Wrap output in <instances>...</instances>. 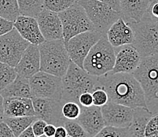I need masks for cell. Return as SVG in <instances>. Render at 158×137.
Masks as SVG:
<instances>
[{"label": "cell", "instance_id": "1", "mask_svg": "<svg viewBox=\"0 0 158 137\" xmlns=\"http://www.w3.org/2000/svg\"><path fill=\"white\" fill-rule=\"evenodd\" d=\"M97 87L102 88L107 92L109 102L132 109H149L143 88L131 73H106L98 77Z\"/></svg>", "mask_w": 158, "mask_h": 137}, {"label": "cell", "instance_id": "2", "mask_svg": "<svg viewBox=\"0 0 158 137\" xmlns=\"http://www.w3.org/2000/svg\"><path fill=\"white\" fill-rule=\"evenodd\" d=\"M38 47L40 71L62 77L72 62L63 40H44Z\"/></svg>", "mask_w": 158, "mask_h": 137}, {"label": "cell", "instance_id": "3", "mask_svg": "<svg viewBox=\"0 0 158 137\" xmlns=\"http://www.w3.org/2000/svg\"><path fill=\"white\" fill-rule=\"evenodd\" d=\"M98 77L71 62L62 80V102L73 101L79 103L80 96L84 92H92L97 87Z\"/></svg>", "mask_w": 158, "mask_h": 137}, {"label": "cell", "instance_id": "4", "mask_svg": "<svg viewBox=\"0 0 158 137\" xmlns=\"http://www.w3.org/2000/svg\"><path fill=\"white\" fill-rule=\"evenodd\" d=\"M115 62V49L106 35L90 49L84 62V70L98 77L112 71Z\"/></svg>", "mask_w": 158, "mask_h": 137}, {"label": "cell", "instance_id": "5", "mask_svg": "<svg viewBox=\"0 0 158 137\" xmlns=\"http://www.w3.org/2000/svg\"><path fill=\"white\" fill-rule=\"evenodd\" d=\"M134 32L132 45L141 57L158 54V22L145 14L139 21H127Z\"/></svg>", "mask_w": 158, "mask_h": 137}, {"label": "cell", "instance_id": "6", "mask_svg": "<svg viewBox=\"0 0 158 137\" xmlns=\"http://www.w3.org/2000/svg\"><path fill=\"white\" fill-rule=\"evenodd\" d=\"M132 75L140 83L146 102L158 99V54L142 58Z\"/></svg>", "mask_w": 158, "mask_h": 137}, {"label": "cell", "instance_id": "7", "mask_svg": "<svg viewBox=\"0 0 158 137\" xmlns=\"http://www.w3.org/2000/svg\"><path fill=\"white\" fill-rule=\"evenodd\" d=\"M85 11L94 30L106 35L112 24L121 17L120 12L113 10L100 0H80L77 2Z\"/></svg>", "mask_w": 158, "mask_h": 137}, {"label": "cell", "instance_id": "8", "mask_svg": "<svg viewBox=\"0 0 158 137\" xmlns=\"http://www.w3.org/2000/svg\"><path fill=\"white\" fill-rule=\"evenodd\" d=\"M58 15L62 24L64 43L80 33L94 30L84 9L77 2L65 11L58 13Z\"/></svg>", "mask_w": 158, "mask_h": 137}, {"label": "cell", "instance_id": "9", "mask_svg": "<svg viewBox=\"0 0 158 137\" xmlns=\"http://www.w3.org/2000/svg\"><path fill=\"white\" fill-rule=\"evenodd\" d=\"M32 97L48 98L61 101L62 80L61 77L39 71L29 78Z\"/></svg>", "mask_w": 158, "mask_h": 137}, {"label": "cell", "instance_id": "10", "mask_svg": "<svg viewBox=\"0 0 158 137\" xmlns=\"http://www.w3.org/2000/svg\"><path fill=\"white\" fill-rule=\"evenodd\" d=\"M102 36V33L95 30L88 31L74 36L64 43L71 61L84 69V59L90 49Z\"/></svg>", "mask_w": 158, "mask_h": 137}, {"label": "cell", "instance_id": "11", "mask_svg": "<svg viewBox=\"0 0 158 137\" xmlns=\"http://www.w3.org/2000/svg\"><path fill=\"white\" fill-rule=\"evenodd\" d=\"M29 44L14 27L0 36V62L15 67Z\"/></svg>", "mask_w": 158, "mask_h": 137}, {"label": "cell", "instance_id": "12", "mask_svg": "<svg viewBox=\"0 0 158 137\" xmlns=\"http://www.w3.org/2000/svg\"><path fill=\"white\" fill-rule=\"evenodd\" d=\"M31 101L35 116L39 119L44 120L47 124L56 127L63 125L64 118L61 113L62 101L41 97H32Z\"/></svg>", "mask_w": 158, "mask_h": 137}, {"label": "cell", "instance_id": "13", "mask_svg": "<svg viewBox=\"0 0 158 137\" xmlns=\"http://www.w3.org/2000/svg\"><path fill=\"white\" fill-rule=\"evenodd\" d=\"M101 110L106 126L116 128H128L134 113V109L113 102H108Z\"/></svg>", "mask_w": 158, "mask_h": 137}, {"label": "cell", "instance_id": "14", "mask_svg": "<svg viewBox=\"0 0 158 137\" xmlns=\"http://www.w3.org/2000/svg\"><path fill=\"white\" fill-rule=\"evenodd\" d=\"M115 49V62L111 73H131L140 63L141 57L135 47L132 44H126Z\"/></svg>", "mask_w": 158, "mask_h": 137}, {"label": "cell", "instance_id": "15", "mask_svg": "<svg viewBox=\"0 0 158 137\" xmlns=\"http://www.w3.org/2000/svg\"><path fill=\"white\" fill-rule=\"evenodd\" d=\"M35 18L45 40H63L62 24L57 13L44 8Z\"/></svg>", "mask_w": 158, "mask_h": 137}, {"label": "cell", "instance_id": "16", "mask_svg": "<svg viewBox=\"0 0 158 137\" xmlns=\"http://www.w3.org/2000/svg\"><path fill=\"white\" fill-rule=\"evenodd\" d=\"M14 69L17 74L27 79L31 78L40 71V54L38 45L30 44Z\"/></svg>", "mask_w": 158, "mask_h": 137}, {"label": "cell", "instance_id": "17", "mask_svg": "<svg viewBox=\"0 0 158 137\" xmlns=\"http://www.w3.org/2000/svg\"><path fill=\"white\" fill-rule=\"evenodd\" d=\"M76 121L84 128L90 137L95 136L106 126L101 107L95 106L89 107L81 106V113Z\"/></svg>", "mask_w": 158, "mask_h": 137}, {"label": "cell", "instance_id": "18", "mask_svg": "<svg viewBox=\"0 0 158 137\" xmlns=\"http://www.w3.org/2000/svg\"><path fill=\"white\" fill-rule=\"evenodd\" d=\"M14 27L31 44L40 45L45 40L39 28L36 18L20 14L14 21Z\"/></svg>", "mask_w": 158, "mask_h": 137}, {"label": "cell", "instance_id": "19", "mask_svg": "<svg viewBox=\"0 0 158 137\" xmlns=\"http://www.w3.org/2000/svg\"><path fill=\"white\" fill-rule=\"evenodd\" d=\"M106 36L113 47L131 44L134 40V32L131 27L122 17L112 24L106 32Z\"/></svg>", "mask_w": 158, "mask_h": 137}, {"label": "cell", "instance_id": "20", "mask_svg": "<svg viewBox=\"0 0 158 137\" xmlns=\"http://www.w3.org/2000/svg\"><path fill=\"white\" fill-rule=\"evenodd\" d=\"M3 106L5 118L35 116L32 101L29 98H3Z\"/></svg>", "mask_w": 158, "mask_h": 137}, {"label": "cell", "instance_id": "21", "mask_svg": "<svg viewBox=\"0 0 158 137\" xmlns=\"http://www.w3.org/2000/svg\"><path fill=\"white\" fill-rule=\"evenodd\" d=\"M150 0H120L121 17L126 21H139L146 14Z\"/></svg>", "mask_w": 158, "mask_h": 137}, {"label": "cell", "instance_id": "22", "mask_svg": "<svg viewBox=\"0 0 158 137\" xmlns=\"http://www.w3.org/2000/svg\"><path fill=\"white\" fill-rule=\"evenodd\" d=\"M153 113L149 109L138 107L134 109L131 123L128 127L130 137H146V128Z\"/></svg>", "mask_w": 158, "mask_h": 137}, {"label": "cell", "instance_id": "23", "mask_svg": "<svg viewBox=\"0 0 158 137\" xmlns=\"http://www.w3.org/2000/svg\"><path fill=\"white\" fill-rule=\"evenodd\" d=\"M0 95L3 98L21 97L31 99L32 95L29 84V79L18 75L12 83L0 92Z\"/></svg>", "mask_w": 158, "mask_h": 137}, {"label": "cell", "instance_id": "24", "mask_svg": "<svg viewBox=\"0 0 158 137\" xmlns=\"http://www.w3.org/2000/svg\"><path fill=\"white\" fill-rule=\"evenodd\" d=\"M39 119L36 116H22L14 118H4V122L10 128L14 135L18 137L26 128L31 126L33 122Z\"/></svg>", "mask_w": 158, "mask_h": 137}, {"label": "cell", "instance_id": "25", "mask_svg": "<svg viewBox=\"0 0 158 137\" xmlns=\"http://www.w3.org/2000/svg\"><path fill=\"white\" fill-rule=\"evenodd\" d=\"M21 15L36 18L44 9V0H17Z\"/></svg>", "mask_w": 158, "mask_h": 137}, {"label": "cell", "instance_id": "26", "mask_svg": "<svg viewBox=\"0 0 158 137\" xmlns=\"http://www.w3.org/2000/svg\"><path fill=\"white\" fill-rule=\"evenodd\" d=\"M19 15L17 0H0V17L14 22Z\"/></svg>", "mask_w": 158, "mask_h": 137}, {"label": "cell", "instance_id": "27", "mask_svg": "<svg viewBox=\"0 0 158 137\" xmlns=\"http://www.w3.org/2000/svg\"><path fill=\"white\" fill-rule=\"evenodd\" d=\"M17 76L14 67L0 62V92L12 83Z\"/></svg>", "mask_w": 158, "mask_h": 137}, {"label": "cell", "instance_id": "28", "mask_svg": "<svg viewBox=\"0 0 158 137\" xmlns=\"http://www.w3.org/2000/svg\"><path fill=\"white\" fill-rule=\"evenodd\" d=\"M62 126L64 127L68 135L70 137H90L76 120H68L64 118Z\"/></svg>", "mask_w": 158, "mask_h": 137}, {"label": "cell", "instance_id": "29", "mask_svg": "<svg viewBox=\"0 0 158 137\" xmlns=\"http://www.w3.org/2000/svg\"><path fill=\"white\" fill-rule=\"evenodd\" d=\"M81 113V106L73 101L63 102L61 113L63 118L68 120H76Z\"/></svg>", "mask_w": 158, "mask_h": 137}, {"label": "cell", "instance_id": "30", "mask_svg": "<svg viewBox=\"0 0 158 137\" xmlns=\"http://www.w3.org/2000/svg\"><path fill=\"white\" fill-rule=\"evenodd\" d=\"M76 2V0H44V8L58 14L68 9Z\"/></svg>", "mask_w": 158, "mask_h": 137}, {"label": "cell", "instance_id": "31", "mask_svg": "<svg viewBox=\"0 0 158 137\" xmlns=\"http://www.w3.org/2000/svg\"><path fill=\"white\" fill-rule=\"evenodd\" d=\"M94 137H130L128 128L105 126Z\"/></svg>", "mask_w": 158, "mask_h": 137}, {"label": "cell", "instance_id": "32", "mask_svg": "<svg viewBox=\"0 0 158 137\" xmlns=\"http://www.w3.org/2000/svg\"><path fill=\"white\" fill-rule=\"evenodd\" d=\"M93 98V106L102 107L109 102L108 94L102 88L96 87L91 92Z\"/></svg>", "mask_w": 158, "mask_h": 137}, {"label": "cell", "instance_id": "33", "mask_svg": "<svg viewBox=\"0 0 158 137\" xmlns=\"http://www.w3.org/2000/svg\"><path fill=\"white\" fill-rule=\"evenodd\" d=\"M146 137H158V113L153 114L146 128Z\"/></svg>", "mask_w": 158, "mask_h": 137}, {"label": "cell", "instance_id": "34", "mask_svg": "<svg viewBox=\"0 0 158 137\" xmlns=\"http://www.w3.org/2000/svg\"><path fill=\"white\" fill-rule=\"evenodd\" d=\"M146 14L152 20L158 22V0H150Z\"/></svg>", "mask_w": 158, "mask_h": 137}, {"label": "cell", "instance_id": "35", "mask_svg": "<svg viewBox=\"0 0 158 137\" xmlns=\"http://www.w3.org/2000/svg\"><path fill=\"white\" fill-rule=\"evenodd\" d=\"M47 122H44V120L37 119L36 121L33 122L32 125H31L32 132L35 135V137L40 136L44 134V128L47 125Z\"/></svg>", "mask_w": 158, "mask_h": 137}, {"label": "cell", "instance_id": "36", "mask_svg": "<svg viewBox=\"0 0 158 137\" xmlns=\"http://www.w3.org/2000/svg\"><path fill=\"white\" fill-rule=\"evenodd\" d=\"M79 104L83 107H89L93 106V98L91 92H84L80 96L78 99Z\"/></svg>", "mask_w": 158, "mask_h": 137}, {"label": "cell", "instance_id": "37", "mask_svg": "<svg viewBox=\"0 0 158 137\" xmlns=\"http://www.w3.org/2000/svg\"><path fill=\"white\" fill-rule=\"evenodd\" d=\"M14 28V22L0 17V36Z\"/></svg>", "mask_w": 158, "mask_h": 137}, {"label": "cell", "instance_id": "38", "mask_svg": "<svg viewBox=\"0 0 158 137\" xmlns=\"http://www.w3.org/2000/svg\"><path fill=\"white\" fill-rule=\"evenodd\" d=\"M0 137H16L5 122H0Z\"/></svg>", "mask_w": 158, "mask_h": 137}, {"label": "cell", "instance_id": "39", "mask_svg": "<svg viewBox=\"0 0 158 137\" xmlns=\"http://www.w3.org/2000/svg\"><path fill=\"white\" fill-rule=\"evenodd\" d=\"M102 2L107 4L109 6H110L113 10L120 13V0H100Z\"/></svg>", "mask_w": 158, "mask_h": 137}, {"label": "cell", "instance_id": "40", "mask_svg": "<svg viewBox=\"0 0 158 137\" xmlns=\"http://www.w3.org/2000/svg\"><path fill=\"white\" fill-rule=\"evenodd\" d=\"M56 126L51 124H47L45 128H44V135L48 137H54L55 133Z\"/></svg>", "mask_w": 158, "mask_h": 137}, {"label": "cell", "instance_id": "41", "mask_svg": "<svg viewBox=\"0 0 158 137\" xmlns=\"http://www.w3.org/2000/svg\"><path fill=\"white\" fill-rule=\"evenodd\" d=\"M68 133L67 131L64 128V126L61 125V126L56 127L55 133H54V137H68Z\"/></svg>", "mask_w": 158, "mask_h": 137}, {"label": "cell", "instance_id": "42", "mask_svg": "<svg viewBox=\"0 0 158 137\" xmlns=\"http://www.w3.org/2000/svg\"><path fill=\"white\" fill-rule=\"evenodd\" d=\"M18 137H35L34 133L32 132V129H31V127H28V128H26L24 132H21Z\"/></svg>", "mask_w": 158, "mask_h": 137}, {"label": "cell", "instance_id": "43", "mask_svg": "<svg viewBox=\"0 0 158 137\" xmlns=\"http://www.w3.org/2000/svg\"><path fill=\"white\" fill-rule=\"evenodd\" d=\"M4 106H3V97L0 95V122H3L4 120Z\"/></svg>", "mask_w": 158, "mask_h": 137}, {"label": "cell", "instance_id": "44", "mask_svg": "<svg viewBox=\"0 0 158 137\" xmlns=\"http://www.w3.org/2000/svg\"><path fill=\"white\" fill-rule=\"evenodd\" d=\"M38 137H48V136H47V135H45L44 134V135H40V136H38Z\"/></svg>", "mask_w": 158, "mask_h": 137}, {"label": "cell", "instance_id": "45", "mask_svg": "<svg viewBox=\"0 0 158 137\" xmlns=\"http://www.w3.org/2000/svg\"><path fill=\"white\" fill-rule=\"evenodd\" d=\"M76 1H77V2H78V1H80V0H76Z\"/></svg>", "mask_w": 158, "mask_h": 137}, {"label": "cell", "instance_id": "46", "mask_svg": "<svg viewBox=\"0 0 158 137\" xmlns=\"http://www.w3.org/2000/svg\"><path fill=\"white\" fill-rule=\"evenodd\" d=\"M68 137H70V136H68Z\"/></svg>", "mask_w": 158, "mask_h": 137}, {"label": "cell", "instance_id": "47", "mask_svg": "<svg viewBox=\"0 0 158 137\" xmlns=\"http://www.w3.org/2000/svg\"><path fill=\"white\" fill-rule=\"evenodd\" d=\"M157 95H158V93H157Z\"/></svg>", "mask_w": 158, "mask_h": 137}]
</instances>
